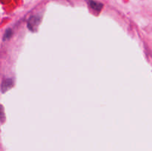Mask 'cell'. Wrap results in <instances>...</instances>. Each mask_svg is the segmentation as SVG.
Listing matches in <instances>:
<instances>
[{"label": "cell", "mask_w": 152, "mask_h": 151, "mask_svg": "<svg viewBox=\"0 0 152 151\" xmlns=\"http://www.w3.org/2000/svg\"><path fill=\"white\" fill-rule=\"evenodd\" d=\"M90 5L92 9H94V10H97V11H99L102 7V4H101V3L97 2V1H91Z\"/></svg>", "instance_id": "6da1fadb"}, {"label": "cell", "mask_w": 152, "mask_h": 151, "mask_svg": "<svg viewBox=\"0 0 152 151\" xmlns=\"http://www.w3.org/2000/svg\"><path fill=\"white\" fill-rule=\"evenodd\" d=\"M10 83H12V81L10 79L6 80V81H4V82L2 83V91L3 92L6 91L7 89L10 88V87H11V85L10 84Z\"/></svg>", "instance_id": "7a4b0ae2"}]
</instances>
